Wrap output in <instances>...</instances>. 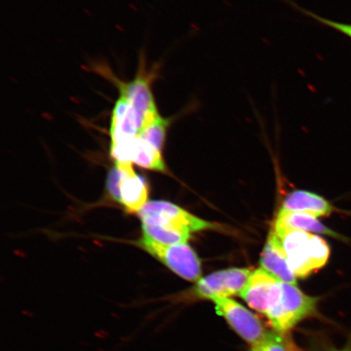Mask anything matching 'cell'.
I'll return each instance as SVG.
<instances>
[{
    "instance_id": "2e32d148",
    "label": "cell",
    "mask_w": 351,
    "mask_h": 351,
    "mask_svg": "<svg viewBox=\"0 0 351 351\" xmlns=\"http://www.w3.org/2000/svg\"><path fill=\"white\" fill-rule=\"evenodd\" d=\"M172 122L171 118H164L160 115L156 118L150 124L145 127V128L139 134V137L152 145L162 152L164 147L167 131L169 128V125Z\"/></svg>"
},
{
    "instance_id": "3957f363",
    "label": "cell",
    "mask_w": 351,
    "mask_h": 351,
    "mask_svg": "<svg viewBox=\"0 0 351 351\" xmlns=\"http://www.w3.org/2000/svg\"><path fill=\"white\" fill-rule=\"evenodd\" d=\"M282 295L266 315L274 330L288 333L302 320L320 317L319 297L306 295L295 285L282 282Z\"/></svg>"
},
{
    "instance_id": "e0dca14e",
    "label": "cell",
    "mask_w": 351,
    "mask_h": 351,
    "mask_svg": "<svg viewBox=\"0 0 351 351\" xmlns=\"http://www.w3.org/2000/svg\"><path fill=\"white\" fill-rule=\"evenodd\" d=\"M291 4L292 6L296 8L297 10L301 11L302 13H304V14L307 16H310L311 19H313L314 20L319 22L320 24L326 25L329 28L335 29L337 32H339L341 34L346 35V36L351 38V24L342 23V22H337L324 19V17L318 16L313 12L304 10V8L297 5V4L295 3L291 2Z\"/></svg>"
},
{
    "instance_id": "ba28073f",
    "label": "cell",
    "mask_w": 351,
    "mask_h": 351,
    "mask_svg": "<svg viewBox=\"0 0 351 351\" xmlns=\"http://www.w3.org/2000/svg\"><path fill=\"white\" fill-rule=\"evenodd\" d=\"M120 91V95L133 105L144 123V128L160 115L152 90L151 77L139 73L133 80L123 82L112 77Z\"/></svg>"
},
{
    "instance_id": "9c48e42d",
    "label": "cell",
    "mask_w": 351,
    "mask_h": 351,
    "mask_svg": "<svg viewBox=\"0 0 351 351\" xmlns=\"http://www.w3.org/2000/svg\"><path fill=\"white\" fill-rule=\"evenodd\" d=\"M116 163L120 172L119 203L130 213H138L148 202L147 184L134 172L132 164Z\"/></svg>"
},
{
    "instance_id": "6da1fadb",
    "label": "cell",
    "mask_w": 351,
    "mask_h": 351,
    "mask_svg": "<svg viewBox=\"0 0 351 351\" xmlns=\"http://www.w3.org/2000/svg\"><path fill=\"white\" fill-rule=\"evenodd\" d=\"M138 214L143 234L167 245L187 243L193 232L221 229L167 201H148Z\"/></svg>"
},
{
    "instance_id": "5bb4252c",
    "label": "cell",
    "mask_w": 351,
    "mask_h": 351,
    "mask_svg": "<svg viewBox=\"0 0 351 351\" xmlns=\"http://www.w3.org/2000/svg\"><path fill=\"white\" fill-rule=\"evenodd\" d=\"M132 163L142 168L165 172L166 167L161 151L138 137L136 139Z\"/></svg>"
},
{
    "instance_id": "5b68a950",
    "label": "cell",
    "mask_w": 351,
    "mask_h": 351,
    "mask_svg": "<svg viewBox=\"0 0 351 351\" xmlns=\"http://www.w3.org/2000/svg\"><path fill=\"white\" fill-rule=\"evenodd\" d=\"M252 273L248 269L240 267L215 271L197 280L195 287L179 300L212 301L215 298L240 295Z\"/></svg>"
},
{
    "instance_id": "8fae6325",
    "label": "cell",
    "mask_w": 351,
    "mask_h": 351,
    "mask_svg": "<svg viewBox=\"0 0 351 351\" xmlns=\"http://www.w3.org/2000/svg\"><path fill=\"white\" fill-rule=\"evenodd\" d=\"M261 265L280 282L297 285V278L289 267L282 241L274 230L270 232L263 250Z\"/></svg>"
},
{
    "instance_id": "9a60e30c",
    "label": "cell",
    "mask_w": 351,
    "mask_h": 351,
    "mask_svg": "<svg viewBox=\"0 0 351 351\" xmlns=\"http://www.w3.org/2000/svg\"><path fill=\"white\" fill-rule=\"evenodd\" d=\"M251 351H302L288 333L267 332L258 343L251 346Z\"/></svg>"
},
{
    "instance_id": "8992f818",
    "label": "cell",
    "mask_w": 351,
    "mask_h": 351,
    "mask_svg": "<svg viewBox=\"0 0 351 351\" xmlns=\"http://www.w3.org/2000/svg\"><path fill=\"white\" fill-rule=\"evenodd\" d=\"M210 302L217 313L250 346L258 343L269 332L256 315L231 298H215Z\"/></svg>"
},
{
    "instance_id": "ac0fdd59",
    "label": "cell",
    "mask_w": 351,
    "mask_h": 351,
    "mask_svg": "<svg viewBox=\"0 0 351 351\" xmlns=\"http://www.w3.org/2000/svg\"><path fill=\"white\" fill-rule=\"evenodd\" d=\"M328 351H351V331L350 332L348 340H346V344L341 348H333L330 346L328 349Z\"/></svg>"
},
{
    "instance_id": "277c9868",
    "label": "cell",
    "mask_w": 351,
    "mask_h": 351,
    "mask_svg": "<svg viewBox=\"0 0 351 351\" xmlns=\"http://www.w3.org/2000/svg\"><path fill=\"white\" fill-rule=\"evenodd\" d=\"M138 245L160 261L171 271L189 282H197L201 278V262L190 245L185 244L167 245L158 243L143 235Z\"/></svg>"
},
{
    "instance_id": "4fadbf2b",
    "label": "cell",
    "mask_w": 351,
    "mask_h": 351,
    "mask_svg": "<svg viewBox=\"0 0 351 351\" xmlns=\"http://www.w3.org/2000/svg\"><path fill=\"white\" fill-rule=\"evenodd\" d=\"M282 209L289 212L309 214L317 218L330 216L337 210L324 197L304 191L291 193L285 197Z\"/></svg>"
},
{
    "instance_id": "7a4b0ae2",
    "label": "cell",
    "mask_w": 351,
    "mask_h": 351,
    "mask_svg": "<svg viewBox=\"0 0 351 351\" xmlns=\"http://www.w3.org/2000/svg\"><path fill=\"white\" fill-rule=\"evenodd\" d=\"M278 234L293 274L306 278L327 265L330 247L318 235L302 230H274Z\"/></svg>"
},
{
    "instance_id": "7c38bea8",
    "label": "cell",
    "mask_w": 351,
    "mask_h": 351,
    "mask_svg": "<svg viewBox=\"0 0 351 351\" xmlns=\"http://www.w3.org/2000/svg\"><path fill=\"white\" fill-rule=\"evenodd\" d=\"M274 230H302L309 232H317L332 237V238L344 241L345 243H350V239L346 237L337 234L329 228L324 226L318 221L317 217L311 215L289 212V210H280L274 223Z\"/></svg>"
},
{
    "instance_id": "52a82bcc",
    "label": "cell",
    "mask_w": 351,
    "mask_h": 351,
    "mask_svg": "<svg viewBox=\"0 0 351 351\" xmlns=\"http://www.w3.org/2000/svg\"><path fill=\"white\" fill-rule=\"evenodd\" d=\"M282 282L263 269L252 271L240 297L248 306L265 317L278 302Z\"/></svg>"
},
{
    "instance_id": "30bf717a",
    "label": "cell",
    "mask_w": 351,
    "mask_h": 351,
    "mask_svg": "<svg viewBox=\"0 0 351 351\" xmlns=\"http://www.w3.org/2000/svg\"><path fill=\"white\" fill-rule=\"evenodd\" d=\"M144 123L130 101L120 95L112 109L111 143L138 137L144 129Z\"/></svg>"
}]
</instances>
